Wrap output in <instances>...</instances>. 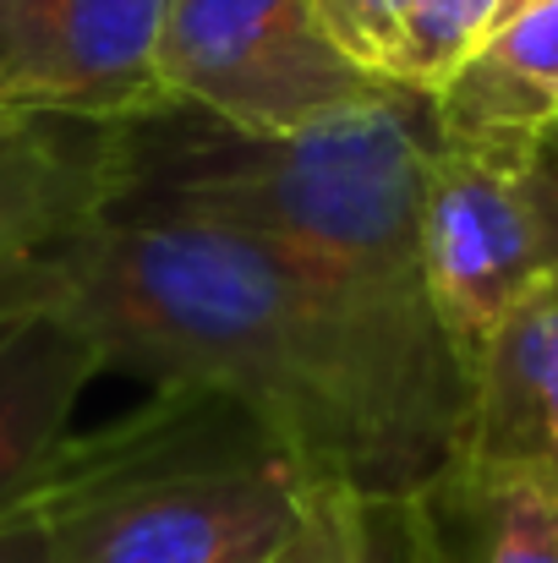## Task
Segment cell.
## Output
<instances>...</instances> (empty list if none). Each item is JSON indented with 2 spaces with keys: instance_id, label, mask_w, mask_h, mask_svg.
Here are the masks:
<instances>
[{
  "instance_id": "cell-5",
  "label": "cell",
  "mask_w": 558,
  "mask_h": 563,
  "mask_svg": "<svg viewBox=\"0 0 558 563\" xmlns=\"http://www.w3.org/2000/svg\"><path fill=\"white\" fill-rule=\"evenodd\" d=\"M160 77L176 104L241 137H291L394 93L313 0H165Z\"/></svg>"
},
{
  "instance_id": "cell-1",
  "label": "cell",
  "mask_w": 558,
  "mask_h": 563,
  "mask_svg": "<svg viewBox=\"0 0 558 563\" xmlns=\"http://www.w3.org/2000/svg\"><path fill=\"white\" fill-rule=\"evenodd\" d=\"M0 307L61 312L105 373L236 399L307 482L411 498L466 438V367L427 301L236 230L105 213L6 268Z\"/></svg>"
},
{
  "instance_id": "cell-2",
  "label": "cell",
  "mask_w": 558,
  "mask_h": 563,
  "mask_svg": "<svg viewBox=\"0 0 558 563\" xmlns=\"http://www.w3.org/2000/svg\"><path fill=\"white\" fill-rule=\"evenodd\" d=\"M433 143V93L411 88L291 137H241L171 104L121 126L110 213L236 230L383 296L427 301L422 187Z\"/></svg>"
},
{
  "instance_id": "cell-12",
  "label": "cell",
  "mask_w": 558,
  "mask_h": 563,
  "mask_svg": "<svg viewBox=\"0 0 558 563\" xmlns=\"http://www.w3.org/2000/svg\"><path fill=\"white\" fill-rule=\"evenodd\" d=\"M324 27L372 77L438 93L460 60L504 22L510 0H313Z\"/></svg>"
},
{
  "instance_id": "cell-17",
  "label": "cell",
  "mask_w": 558,
  "mask_h": 563,
  "mask_svg": "<svg viewBox=\"0 0 558 563\" xmlns=\"http://www.w3.org/2000/svg\"><path fill=\"white\" fill-rule=\"evenodd\" d=\"M0 121H6V115H0Z\"/></svg>"
},
{
  "instance_id": "cell-3",
  "label": "cell",
  "mask_w": 558,
  "mask_h": 563,
  "mask_svg": "<svg viewBox=\"0 0 558 563\" xmlns=\"http://www.w3.org/2000/svg\"><path fill=\"white\" fill-rule=\"evenodd\" d=\"M302 493L307 476L252 410L176 383L72 432L39 520L50 563H269Z\"/></svg>"
},
{
  "instance_id": "cell-4",
  "label": "cell",
  "mask_w": 558,
  "mask_h": 563,
  "mask_svg": "<svg viewBox=\"0 0 558 563\" xmlns=\"http://www.w3.org/2000/svg\"><path fill=\"white\" fill-rule=\"evenodd\" d=\"M558 279V143H433L422 187V285L460 356Z\"/></svg>"
},
{
  "instance_id": "cell-15",
  "label": "cell",
  "mask_w": 558,
  "mask_h": 563,
  "mask_svg": "<svg viewBox=\"0 0 558 563\" xmlns=\"http://www.w3.org/2000/svg\"><path fill=\"white\" fill-rule=\"evenodd\" d=\"M515 5H526V0H510V11H515ZM510 11H504V16H510Z\"/></svg>"
},
{
  "instance_id": "cell-7",
  "label": "cell",
  "mask_w": 558,
  "mask_h": 563,
  "mask_svg": "<svg viewBox=\"0 0 558 563\" xmlns=\"http://www.w3.org/2000/svg\"><path fill=\"white\" fill-rule=\"evenodd\" d=\"M99 373L94 340L61 312L0 307V526L39 509Z\"/></svg>"
},
{
  "instance_id": "cell-10",
  "label": "cell",
  "mask_w": 558,
  "mask_h": 563,
  "mask_svg": "<svg viewBox=\"0 0 558 563\" xmlns=\"http://www.w3.org/2000/svg\"><path fill=\"white\" fill-rule=\"evenodd\" d=\"M444 143H537L558 126V0L515 5L433 93Z\"/></svg>"
},
{
  "instance_id": "cell-6",
  "label": "cell",
  "mask_w": 558,
  "mask_h": 563,
  "mask_svg": "<svg viewBox=\"0 0 558 563\" xmlns=\"http://www.w3.org/2000/svg\"><path fill=\"white\" fill-rule=\"evenodd\" d=\"M165 0H0V115L127 126L171 110Z\"/></svg>"
},
{
  "instance_id": "cell-14",
  "label": "cell",
  "mask_w": 558,
  "mask_h": 563,
  "mask_svg": "<svg viewBox=\"0 0 558 563\" xmlns=\"http://www.w3.org/2000/svg\"><path fill=\"white\" fill-rule=\"evenodd\" d=\"M0 563H50V537H44L39 509L0 526Z\"/></svg>"
},
{
  "instance_id": "cell-16",
  "label": "cell",
  "mask_w": 558,
  "mask_h": 563,
  "mask_svg": "<svg viewBox=\"0 0 558 563\" xmlns=\"http://www.w3.org/2000/svg\"><path fill=\"white\" fill-rule=\"evenodd\" d=\"M554 143H558V126H554Z\"/></svg>"
},
{
  "instance_id": "cell-11",
  "label": "cell",
  "mask_w": 558,
  "mask_h": 563,
  "mask_svg": "<svg viewBox=\"0 0 558 563\" xmlns=\"http://www.w3.org/2000/svg\"><path fill=\"white\" fill-rule=\"evenodd\" d=\"M411 509L433 563H558V487L537 471L455 454Z\"/></svg>"
},
{
  "instance_id": "cell-9",
  "label": "cell",
  "mask_w": 558,
  "mask_h": 563,
  "mask_svg": "<svg viewBox=\"0 0 558 563\" xmlns=\"http://www.w3.org/2000/svg\"><path fill=\"white\" fill-rule=\"evenodd\" d=\"M460 454L537 471L558 487V279L526 296L471 356Z\"/></svg>"
},
{
  "instance_id": "cell-13",
  "label": "cell",
  "mask_w": 558,
  "mask_h": 563,
  "mask_svg": "<svg viewBox=\"0 0 558 563\" xmlns=\"http://www.w3.org/2000/svg\"><path fill=\"white\" fill-rule=\"evenodd\" d=\"M269 563H433L411 498L307 482L291 537Z\"/></svg>"
},
{
  "instance_id": "cell-8",
  "label": "cell",
  "mask_w": 558,
  "mask_h": 563,
  "mask_svg": "<svg viewBox=\"0 0 558 563\" xmlns=\"http://www.w3.org/2000/svg\"><path fill=\"white\" fill-rule=\"evenodd\" d=\"M121 191V126L0 121V274L105 219Z\"/></svg>"
}]
</instances>
